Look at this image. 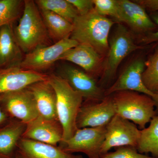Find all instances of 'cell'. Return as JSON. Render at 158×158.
<instances>
[{
	"label": "cell",
	"mask_w": 158,
	"mask_h": 158,
	"mask_svg": "<svg viewBox=\"0 0 158 158\" xmlns=\"http://www.w3.org/2000/svg\"><path fill=\"white\" fill-rule=\"evenodd\" d=\"M155 93L157 94H158V89H157Z\"/></svg>",
	"instance_id": "d6a6232c"
},
{
	"label": "cell",
	"mask_w": 158,
	"mask_h": 158,
	"mask_svg": "<svg viewBox=\"0 0 158 158\" xmlns=\"http://www.w3.org/2000/svg\"><path fill=\"white\" fill-rule=\"evenodd\" d=\"M75 8L79 15L88 14L94 9L93 0H68Z\"/></svg>",
	"instance_id": "83f0119b"
},
{
	"label": "cell",
	"mask_w": 158,
	"mask_h": 158,
	"mask_svg": "<svg viewBox=\"0 0 158 158\" xmlns=\"http://www.w3.org/2000/svg\"><path fill=\"white\" fill-rule=\"evenodd\" d=\"M115 22L100 15L94 9L88 14L74 20L70 38L79 44L92 47L106 57L109 49V34Z\"/></svg>",
	"instance_id": "6da1fadb"
},
{
	"label": "cell",
	"mask_w": 158,
	"mask_h": 158,
	"mask_svg": "<svg viewBox=\"0 0 158 158\" xmlns=\"http://www.w3.org/2000/svg\"><path fill=\"white\" fill-rule=\"evenodd\" d=\"M141 135V130L132 122L116 115L106 126L104 141L100 156L112 148L130 146L137 149Z\"/></svg>",
	"instance_id": "8992f818"
},
{
	"label": "cell",
	"mask_w": 158,
	"mask_h": 158,
	"mask_svg": "<svg viewBox=\"0 0 158 158\" xmlns=\"http://www.w3.org/2000/svg\"><path fill=\"white\" fill-rule=\"evenodd\" d=\"M94 9L102 16H111L116 22H119V7L118 0H93Z\"/></svg>",
	"instance_id": "484cf974"
},
{
	"label": "cell",
	"mask_w": 158,
	"mask_h": 158,
	"mask_svg": "<svg viewBox=\"0 0 158 158\" xmlns=\"http://www.w3.org/2000/svg\"><path fill=\"white\" fill-rule=\"evenodd\" d=\"M137 150L141 153H150L158 158V115L151 119L148 127L141 130Z\"/></svg>",
	"instance_id": "7402d4cb"
},
{
	"label": "cell",
	"mask_w": 158,
	"mask_h": 158,
	"mask_svg": "<svg viewBox=\"0 0 158 158\" xmlns=\"http://www.w3.org/2000/svg\"><path fill=\"white\" fill-rule=\"evenodd\" d=\"M104 58L92 47L79 44L65 52L60 60L68 61L78 65L94 78L98 75L101 76Z\"/></svg>",
	"instance_id": "9a60e30c"
},
{
	"label": "cell",
	"mask_w": 158,
	"mask_h": 158,
	"mask_svg": "<svg viewBox=\"0 0 158 158\" xmlns=\"http://www.w3.org/2000/svg\"><path fill=\"white\" fill-rule=\"evenodd\" d=\"M101 158V157H99V158Z\"/></svg>",
	"instance_id": "e575fe53"
},
{
	"label": "cell",
	"mask_w": 158,
	"mask_h": 158,
	"mask_svg": "<svg viewBox=\"0 0 158 158\" xmlns=\"http://www.w3.org/2000/svg\"><path fill=\"white\" fill-rule=\"evenodd\" d=\"M118 2L119 23H124L136 34L144 35L154 31L157 26L142 6L128 0H118Z\"/></svg>",
	"instance_id": "2e32d148"
},
{
	"label": "cell",
	"mask_w": 158,
	"mask_h": 158,
	"mask_svg": "<svg viewBox=\"0 0 158 158\" xmlns=\"http://www.w3.org/2000/svg\"><path fill=\"white\" fill-rule=\"evenodd\" d=\"M116 115L111 95L99 102L83 103L77 116L78 129L106 126Z\"/></svg>",
	"instance_id": "7c38bea8"
},
{
	"label": "cell",
	"mask_w": 158,
	"mask_h": 158,
	"mask_svg": "<svg viewBox=\"0 0 158 158\" xmlns=\"http://www.w3.org/2000/svg\"><path fill=\"white\" fill-rule=\"evenodd\" d=\"M106 133V126L77 129L73 137L59 146L69 153L82 152L89 158H99Z\"/></svg>",
	"instance_id": "9c48e42d"
},
{
	"label": "cell",
	"mask_w": 158,
	"mask_h": 158,
	"mask_svg": "<svg viewBox=\"0 0 158 158\" xmlns=\"http://www.w3.org/2000/svg\"><path fill=\"white\" fill-rule=\"evenodd\" d=\"M48 78L47 74L24 69L20 66L0 68V95L24 89Z\"/></svg>",
	"instance_id": "4fadbf2b"
},
{
	"label": "cell",
	"mask_w": 158,
	"mask_h": 158,
	"mask_svg": "<svg viewBox=\"0 0 158 158\" xmlns=\"http://www.w3.org/2000/svg\"><path fill=\"white\" fill-rule=\"evenodd\" d=\"M23 4L21 0H0V28L18 18Z\"/></svg>",
	"instance_id": "cb8c5ba5"
},
{
	"label": "cell",
	"mask_w": 158,
	"mask_h": 158,
	"mask_svg": "<svg viewBox=\"0 0 158 158\" xmlns=\"http://www.w3.org/2000/svg\"><path fill=\"white\" fill-rule=\"evenodd\" d=\"M56 75L66 81L85 101L99 102L106 97L105 90L95 79L83 69L69 64H63L58 68Z\"/></svg>",
	"instance_id": "ba28073f"
},
{
	"label": "cell",
	"mask_w": 158,
	"mask_h": 158,
	"mask_svg": "<svg viewBox=\"0 0 158 158\" xmlns=\"http://www.w3.org/2000/svg\"><path fill=\"white\" fill-rule=\"evenodd\" d=\"M0 105L7 114L27 124L39 116L33 94L28 88L0 95Z\"/></svg>",
	"instance_id": "30bf717a"
},
{
	"label": "cell",
	"mask_w": 158,
	"mask_h": 158,
	"mask_svg": "<svg viewBox=\"0 0 158 158\" xmlns=\"http://www.w3.org/2000/svg\"><path fill=\"white\" fill-rule=\"evenodd\" d=\"M23 15L14 33L22 51L28 54L40 47L47 46L49 35L40 11L33 0H25Z\"/></svg>",
	"instance_id": "7a4b0ae2"
},
{
	"label": "cell",
	"mask_w": 158,
	"mask_h": 158,
	"mask_svg": "<svg viewBox=\"0 0 158 158\" xmlns=\"http://www.w3.org/2000/svg\"><path fill=\"white\" fill-rule=\"evenodd\" d=\"M145 67V62L143 59L133 60L121 73L116 81L105 90V96L122 90H131L142 94L154 101L156 113H158V94L150 91L142 81V74Z\"/></svg>",
	"instance_id": "8fae6325"
},
{
	"label": "cell",
	"mask_w": 158,
	"mask_h": 158,
	"mask_svg": "<svg viewBox=\"0 0 158 158\" xmlns=\"http://www.w3.org/2000/svg\"><path fill=\"white\" fill-rule=\"evenodd\" d=\"M48 81L56 92L57 117L63 130L61 144L73 137L77 129V116L84 98L66 81L56 74L49 75Z\"/></svg>",
	"instance_id": "3957f363"
},
{
	"label": "cell",
	"mask_w": 158,
	"mask_h": 158,
	"mask_svg": "<svg viewBox=\"0 0 158 158\" xmlns=\"http://www.w3.org/2000/svg\"><path fill=\"white\" fill-rule=\"evenodd\" d=\"M101 158H158L149 156L138 152L136 148L130 146L117 148L113 152L100 156Z\"/></svg>",
	"instance_id": "4316f807"
},
{
	"label": "cell",
	"mask_w": 158,
	"mask_h": 158,
	"mask_svg": "<svg viewBox=\"0 0 158 158\" xmlns=\"http://www.w3.org/2000/svg\"><path fill=\"white\" fill-rule=\"evenodd\" d=\"M63 130L58 119L38 116L27 124L22 138L57 146L63 140Z\"/></svg>",
	"instance_id": "5bb4252c"
},
{
	"label": "cell",
	"mask_w": 158,
	"mask_h": 158,
	"mask_svg": "<svg viewBox=\"0 0 158 158\" xmlns=\"http://www.w3.org/2000/svg\"><path fill=\"white\" fill-rule=\"evenodd\" d=\"M116 115L132 122L140 129L145 128L156 113V103L151 98L131 90L111 94Z\"/></svg>",
	"instance_id": "277c9868"
},
{
	"label": "cell",
	"mask_w": 158,
	"mask_h": 158,
	"mask_svg": "<svg viewBox=\"0 0 158 158\" xmlns=\"http://www.w3.org/2000/svg\"><path fill=\"white\" fill-rule=\"evenodd\" d=\"M27 124L16 119L0 128V156L9 158L24 132Z\"/></svg>",
	"instance_id": "ffe728a7"
},
{
	"label": "cell",
	"mask_w": 158,
	"mask_h": 158,
	"mask_svg": "<svg viewBox=\"0 0 158 158\" xmlns=\"http://www.w3.org/2000/svg\"><path fill=\"white\" fill-rule=\"evenodd\" d=\"M0 158H3V157H2L0 156Z\"/></svg>",
	"instance_id": "836d02e7"
},
{
	"label": "cell",
	"mask_w": 158,
	"mask_h": 158,
	"mask_svg": "<svg viewBox=\"0 0 158 158\" xmlns=\"http://www.w3.org/2000/svg\"><path fill=\"white\" fill-rule=\"evenodd\" d=\"M78 44L76 40L68 38L52 45L40 47L26 54L20 64V67L43 73L42 71L46 70L60 60L65 52Z\"/></svg>",
	"instance_id": "52a82bcc"
},
{
	"label": "cell",
	"mask_w": 158,
	"mask_h": 158,
	"mask_svg": "<svg viewBox=\"0 0 158 158\" xmlns=\"http://www.w3.org/2000/svg\"><path fill=\"white\" fill-rule=\"evenodd\" d=\"M144 47L136 44L132 35L123 25L118 23L109 40V49L99 85L105 90L115 77L118 66L129 54Z\"/></svg>",
	"instance_id": "5b68a950"
},
{
	"label": "cell",
	"mask_w": 158,
	"mask_h": 158,
	"mask_svg": "<svg viewBox=\"0 0 158 158\" xmlns=\"http://www.w3.org/2000/svg\"><path fill=\"white\" fill-rule=\"evenodd\" d=\"M150 18L158 27L157 31L144 35L140 40L144 44H149L152 43L158 42V11L152 12Z\"/></svg>",
	"instance_id": "f1b7e54d"
},
{
	"label": "cell",
	"mask_w": 158,
	"mask_h": 158,
	"mask_svg": "<svg viewBox=\"0 0 158 158\" xmlns=\"http://www.w3.org/2000/svg\"><path fill=\"white\" fill-rule=\"evenodd\" d=\"M145 65L142 81L150 91L155 93L158 88V48L145 62Z\"/></svg>",
	"instance_id": "d4e9b609"
},
{
	"label": "cell",
	"mask_w": 158,
	"mask_h": 158,
	"mask_svg": "<svg viewBox=\"0 0 158 158\" xmlns=\"http://www.w3.org/2000/svg\"><path fill=\"white\" fill-rule=\"evenodd\" d=\"M34 1L40 10L52 11L72 23L75 19L79 15L77 9L68 0H37Z\"/></svg>",
	"instance_id": "603a6c76"
},
{
	"label": "cell",
	"mask_w": 158,
	"mask_h": 158,
	"mask_svg": "<svg viewBox=\"0 0 158 158\" xmlns=\"http://www.w3.org/2000/svg\"><path fill=\"white\" fill-rule=\"evenodd\" d=\"M0 102H1V98H0ZM8 115L6 114L4 110L2 109L0 105V125L5 123L8 119Z\"/></svg>",
	"instance_id": "4dcf8cb0"
},
{
	"label": "cell",
	"mask_w": 158,
	"mask_h": 158,
	"mask_svg": "<svg viewBox=\"0 0 158 158\" xmlns=\"http://www.w3.org/2000/svg\"><path fill=\"white\" fill-rule=\"evenodd\" d=\"M142 6L144 9L152 12L158 11V0H135L133 1Z\"/></svg>",
	"instance_id": "f546056e"
},
{
	"label": "cell",
	"mask_w": 158,
	"mask_h": 158,
	"mask_svg": "<svg viewBox=\"0 0 158 158\" xmlns=\"http://www.w3.org/2000/svg\"><path fill=\"white\" fill-rule=\"evenodd\" d=\"M40 11L49 36L55 43L70 38L73 29L72 23L52 11L44 10Z\"/></svg>",
	"instance_id": "44dd1931"
},
{
	"label": "cell",
	"mask_w": 158,
	"mask_h": 158,
	"mask_svg": "<svg viewBox=\"0 0 158 158\" xmlns=\"http://www.w3.org/2000/svg\"><path fill=\"white\" fill-rule=\"evenodd\" d=\"M24 158L23 157V156L21 155L18 152L17 154L15 155V156L14 157V158Z\"/></svg>",
	"instance_id": "1f68e13d"
},
{
	"label": "cell",
	"mask_w": 158,
	"mask_h": 158,
	"mask_svg": "<svg viewBox=\"0 0 158 158\" xmlns=\"http://www.w3.org/2000/svg\"><path fill=\"white\" fill-rule=\"evenodd\" d=\"M22 51L16 41L12 24L0 28V68L19 66Z\"/></svg>",
	"instance_id": "d6986e66"
},
{
	"label": "cell",
	"mask_w": 158,
	"mask_h": 158,
	"mask_svg": "<svg viewBox=\"0 0 158 158\" xmlns=\"http://www.w3.org/2000/svg\"><path fill=\"white\" fill-rule=\"evenodd\" d=\"M17 148L18 152L24 158H83L82 156L66 152L60 146L23 138Z\"/></svg>",
	"instance_id": "ac0fdd59"
},
{
	"label": "cell",
	"mask_w": 158,
	"mask_h": 158,
	"mask_svg": "<svg viewBox=\"0 0 158 158\" xmlns=\"http://www.w3.org/2000/svg\"><path fill=\"white\" fill-rule=\"evenodd\" d=\"M27 88L34 96L39 116L47 119H58L56 95L48 79L36 82Z\"/></svg>",
	"instance_id": "e0dca14e"
}]
</instances>
